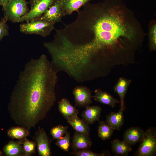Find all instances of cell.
<instances>
[{
  "mask_svg": "<svg viewBox=\"0 0 156 156\" xmlns=\"http://www.w3.org/2000/svg\"><path fill=\"white\" fill-rule=\"evenodd\" d=\"M91 0H61L65 15L77 10Z\"/></svg>",
  "mask_w": 156,
  "mask_h": 156,
  "instance_id": "cell-20",
  "label": "cell"
},
{
  "mask_svg": "<svg viewBox=\"0 0 156 156\" xmlns=\"http://www.w3.org/2000/svg\"><path fill=\"white\" fill-rule=\"evenodd\" d=\"M59 0H39L19 22H29L37 20L52 5Z\"/></svg>",
  "mask_w": 156,
  "mask_h": 156,
  "instance_id": "cell-6",
  "label": "cell"
},
{
  "mask_svg": "<svg viewBox=\"0 0 156 156\" xmlns=\"http://www.w3.org/2000/svg\"><path fill=\"white\" fill-rule=\"evenodd\" d=\"M76 131L89 135L90 129L89 125L82 119L75 116L66 120Z\"/></svg>",
  "mask_w": 156,
  "mask_h": 156,
  "instance_id": "cell-18",
  "label": "cell"
},
{
  "mask_svg": "<svg viewBox=\"0 0 156 156\" xmlns=\"http://www.w3.org/2000/svg\"><path fill=\"white\" fill-rule=\"evenodd\" d=\"M3 155H4L3 152L1 150H0V156H3Z\"/></svg>",
  "mask_w": 156,
  "mask_h": 156,
  "instance_id": "cell-31",
  "label": "cell"
},
{
  "mask_svg": "<svg viewBox=\"0 0 156 156\" xmlns=\"http://www.w3.org/2000/svg\"><path fill=\"white\" fill-rule=\"evenodd\" d=\"M59 112L66 120L73 116H78L79 110L71 105L67 99H62L58 103Z\"/></svg>",
  "mask_w": 156,
  "mask_h": 156,
  "instance_id": "cell-14",
  "label": "cell"
},
{
  "mask_svg": "<svg viewBox=\"0 0 156 156\" xmlns=\"http://www.w3.org/2000/svg\"><path fill=\"white\" fill-rule=\"evenodd\" d=\"M124 111L120 108L118 112H112L106 116V121L114 130H119L123 125Z\"/></svg>",
  "mask_w": 156,
  "mask_h": 156,
  "instance_id": "cell-15",
  "label": "cell"
},
{
  "mask_svg": "<svg viewBox=\"0 0 156 156\" xmlns=\"http://www.w3.org/2000/svg\"><path fill=\"white\" fill-rule=\"evenodd\" d=\"M22 143L25 155L29 156L34 152L36 146L35 142L28 140L25 138Z\"/></svg>",
  "mask_w": 156,
  "mask_h": 156,
  "instance_id": "cell-26",
  "label": "cell"
},
{
  "mask_svg": "<svg viewBox=\"0 0 156 156\" xmlns=\"http://www.w3.org/2000/svg\"><path fill=\"white\" fill-rule=\"evenodd\" d=\"M156 154V129L151 127L144 131V137L134 156H153Z\"/></svg>",
  "mask_w": 156,
  "mask_h": 156,
  "instance_id": "cell-5",
  "label": "cell"
},
{
  "mask_svg": "<svg viewBox=\"0 0 156 156\" xmlns=\"http://www.w3.org/2000/svg\"><path fill=\"white\" fill-rule=\"evenodd\" d=\"M21 141L11 140L3 147V153L6 156H17L23 154L24 151Z\"/></svg>",
  "mask_w": 156,
  "mask_h": 156,
  "instance_id": "cell-19",
  "label": "cell"
},
{
  "mask_svg": "<svg viewBox=\"0 0 156 156\" xmlns=\"http://www.w3.org/2000/svg\"><path fill=\"white\" fill-rule=\"evenodd\" d=\"M131 82L130 79L120 77L114 88V92L119 95L120 99V108L125 110L124 99L129 86Z\"/></svg>",
  "mask_w": 156,
  "mask_h": 156,
  "instance_id": "cell-16",
  "label": "cell"
},
{
  "mask_svg": "<svg viewBox=\"0 0 156 156\" xmlns=\"http://www.w3.org/2000/svg\"><path fill=\"white\" fill-rule=\"evenodd\" d=\"M70 133L69 132H67L64 137H62L57 140L55 144L64 151L68 152L71 145L70 142Z\"/></svg>",
  "mask_w": 156,
  "mask_h": 156,
  "instance_id": "cell-24",
  "label": "cell"
},
{
  "mask_svg": "<svg viewBox=\"0 0 156 156\" xmlns=\"http://www.w3.org/2000/svg\"><path fill=\"white\" fill-rule=\"evenodd\" d=\"M38 0H30L29 3L30 4L31 8L33 7Z\"/></svg>",
  "mask_w": 156,
  "mask_h": 156,
  "instance_id": "cell-29",
  "label": "cell"
},
{
  "mask_svg": "<svg viewBox=\"0 0 156 156\" xmlns=\"http://www.w3.org/2000/svg\"><path fill=\"white\" fill-rule=\"evenodd\" d=\"M36 139L39 155L50 156L51 152L49 141L43 128H40L37 132Z\"/></svg>",
  "mask_w": 156,
  "mask_h": 156,
  "instance_id": "cell-9",
  "label": "cell"
},
{
  "mask_svg": "<svg viewBox=\"0 0 156 156\" xmlns=\"http://www.w3.org/2000/svg\"><path fill=\"white\" fill-rule=\"evenodd\" d=\"M7 21L3 17L0 20V41L3 38L9 35V27L7 24Z\"/></svg>",
  "mask_w": 156,
  "mask_h": 156,
  "instance_id": "cell-27",
  "label": "cell"
},
{
  "mask_svg": "<svg viewBox=\"0 0 156 156\" xmlns=\"http://www.w3.org/2000/svg\"><path fill=\"white\" fill-rule=\"evenodd\" d=\"M111 145L112 151L116 156H127L132 150L131 146L123 140H114L112 141Z\"/></svg>",
  "mask_w": 156,
  "mask_h": 156,
  "instance_id": "cell-17",
  "label": "cell"
},
{
  "mask_svg": "<svg viewBox=\"0 0 156 156\" xmlns=\"http://www.w3.org/2000/svg\"><path fill=\"white\" fill-rule=\"evenodd\" d=\"M150 46L152 50L156 49V25L154 24L151 28L150 31Z\"/></svg>",
  "mask_w": 156,
  "mask_h": 156,
  "instance_id": "cell-28",
  "label": "cell"
},
{
  "mask_svg": "<svg viewBox=\"0 0 156 156\" xmlns=\"http://www.w3.org/2000/svg\"><path fill=\"white\" fill-rule=\"evenodd\" d=\"M55 24L38 19L20 24V31L27 34H36L45 37L54 29Z\"/></svg>",
  "mask_w": 156,
  "mask_h": 156,
  "instance_id": "cell-4",
  "label": "cell"
},
{
  "mask_svg": "<svg viewBox=\"0 0 156 156\" xmlns=\"http://www.w3.org/2000/svg\"><path fill=\"white\" fill-rule=\"evenodd\" d=\"M144 134V131L138 127H132L127 129L123 136V140L131 146L141 142Z\"/></svg>",
  "mask_w": 156,
  "mask_h": 156,
  "instance_id": "cell-11",
  "label": "cell"
},
{
  "mask_svg": "<svg viewBox=\"0 0 156 156\" xmlns=\"http://www.w3.org/2000/svg\"><path fill=\"white\" fill-rule=\"evenodd\" d=\"M9 0H0V5L2 7L4 6Z\"/></svg>",
  "mask_w": 156,
  "mask_h": 156,
  "instance_id": "cell-30",
  "label": "cell"
},
{
  "mask_svg": "<svg viewBox=\"0 0 156 156\" xmlns=\"http://www.w3.org/2000/svg\"><path fill=\"white\" fill-rule=\"evenodd\" d=\"M92 145L89 135L77 131L75 132L71 144L73 151L89 149Z\"/></svg>",
  "mask_w": 156,
  "mask_h": 156,
  "instance_id": "cell-10",
  "label": "cell"
},
{
  "mask_svg": "<svg viewBox=\"0 0 156 156\" xmlns=\"http://www.w3.org/2000/svg\"><path fill=\"white\" fill-rule=\"evenodd\" d=\"M75 105L80 107L89 106L92 102V95L90 89L84 86L75 87L72 92Z\"/></svg>",
  "mask_w": 156,
  "mask_h": 156,
  "instance_id": "cell-8",
  "label": "cell"
},
{
  "mask_svg": "<svg viewBox=\"0 0 156 156\" xmlns=\"http://www.w3.org/2000/svg\"><path fill=\"white\" fill-rule=\"evenodd\" d=\"M26 0H9L2 7L3 17L8 21L15 23L29 11Z\"/></svg>",
  "mask_w": 156,
  "mask_h": 156,
  "instance_id": "cell-3",
  "label": "cell"
},
{
  "mask_svg": "<svg viewBox=\"0 0 156 156\" xmlns=\"http://www.w3.org/2000/svg\"><path fill=\"white\" fill-rule=\"evenodd\" d=\"M102 108L98 105L85 107L81 114L82 119L89 125L99 121Z\"/></svg>",
  "mask_w": 156,
  "mask_h": 156,
  "instance_id": "cell-12",
  "label": "cell"
},
{
  "mask_svg": "<svg viewBox=\"0 0 156 156\" xmlns=\"http://www.w3.org/2000/svg\"><path fill=\"white\" fill-rule=\"evenodd\" d=\"M65 15L62 1L59 0L51 6L38 19L55 24L61 21L62 17Z\"/></svg>",
  "mask_w": 156,
  "mask_h": 156,
  "instance_id": "cell-7",
  "label": "cell"
},
{
  "mask_svg": "<svg viewBox=\"0 0 156 156\" xmlns=\"http://www.w3.org/2000/svg\"><path fill=\"white\" fill-rule=\"evenodd\" d=\"M109 0L83 6L71 23L74 51L81 60H93L100 52L113 45L120 37L129 40L135 31L118 15L109 13Z\"/></svg>",
  "mask_w": 156,
  "mask_h": 156,
  "instance_id": "cell-2",
  "label": "cell"
},
{
  "mask_svg": "<svg viewBox=\"0 0 156 156\" xmlns=\"http://www.w3.org/2000/svg\"><path fill=\"white\" fill-rule=\"evenodd\" d=\"M68 127L59 125L52 127L50 133L53 139L58 140L62 137L67 132Z\"/></svg>",
  "mask_w": 156,
  "mask_h": 156,
  "instance_id": "cell-25",
  "label": "cell"
},
{
  "mask_svg": "<svg viewBox=\"0 0 156 156\" xmlns=\"http://www.w3.org/2000/svg\"><path fill=\"white\" fill-rule=\"evenodd\" d=\"M70 154L76 156H105L111 155L109 152L107 151H104L101 153H96L89 150L84 149L78 151H73Z\"/></svg>",
  "mask_w": 156,
  "mask_h": 156,
  "instance_id": "cell-23",
  "label": "cell"
},
{
  "mask_svg": "<svg viewBox=\"0 0 156 156\" xmlns=\"http://www.w3.org/2000/svg\"><path fill=\"white\" fill-rule=\"evenodd\" d=\"M57 73L44 54L25 64L8 105L16 124L29 131L45 118L56 101Z\"/></svg>",
  "mask_w": 156,
  "mask_h": 156,
  "instance_id": "cell-1",
  "label": "cell"
},
{
  "mask_svg": "<svg viewBox=\"0 0 156 156\" xmlns=\"http://www.w3.org/2000/svg\"><path fill=\"white\" fill-rule=\"evenodd\" d=\"M94 92L95 94L92 96V98L96 102L109 105L112 108H114L116 104L120 102L109 93L103 91L101 89H96Z\"/></svg>",
  "mask_w": 156,
  "mask_h": 156,
  "instance_id": "cell-13",
  "label": "cell"
},
{
  "mask_svg": "<svg viewBox=\"0 0 156 156\" xmlns=\"http://www.w3.org/2000/svg\"><path fill=\"white\" fill-rule=\"evenodd\" d=\"M29 131L22 127H12L7 131V134L10 138L18 139H24L29 135Z\"/></svg>",
  "mask_w": 156,
  "mask_h": 156,
  "instance_id": "cell-22",
  "label": "cell"
},
{
  "mask_svg": "<svg viewBox=\"0 0 156 156\" xmlns=\"http://www.w3.org/2000/svg\"><path fill=\"white\" fill-rule=\"evenodd\" d=\"M98 135L103 140L109 139L113 134L114 129L106 121H99Z\"/></svg>",
  "mask_w": 156,
  "mask_h": 156,
  "instance_id": "cell-21",
  "label": "cell"
}]
</instances>
